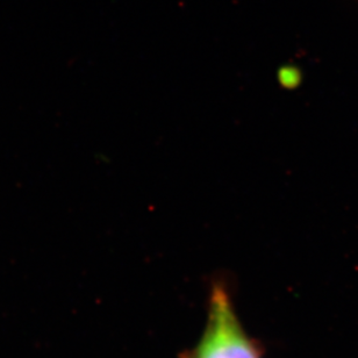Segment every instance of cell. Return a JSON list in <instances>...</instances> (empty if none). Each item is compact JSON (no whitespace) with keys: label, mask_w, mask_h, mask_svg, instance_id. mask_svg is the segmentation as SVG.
<instances>
[{"label":"cell","mask_w":358,"mask_h":358,"mask_svg":"<svg viewBox=\"0 0 358 358\" xmlns=\"http://www.w3.org/2000/svg\"><path fill=\"white\" fill-rule=\"evenodd\" d=\"M262 345L242 324L231 287L214 280L207 296L206 322L196 345L179 358H263Z\"/></svg>","instance_id":"obj_1"}]
</instances>
